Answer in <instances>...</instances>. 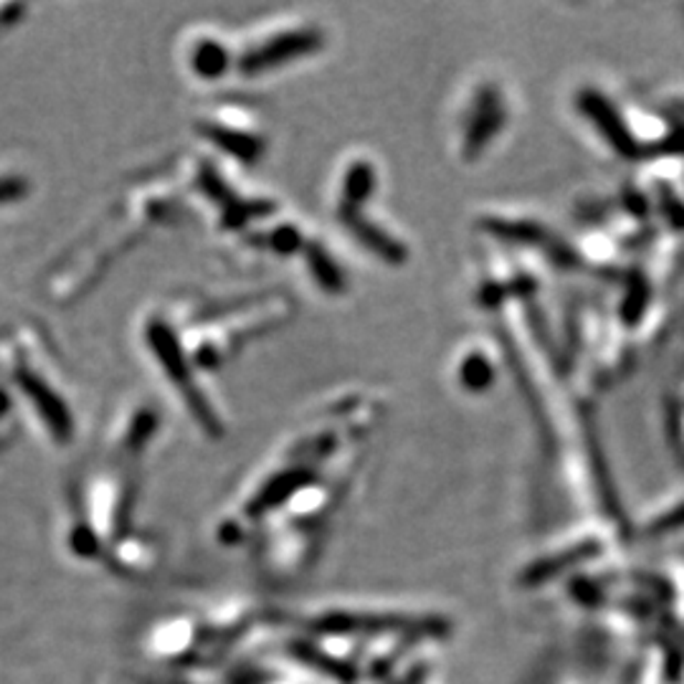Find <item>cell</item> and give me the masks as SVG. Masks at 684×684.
I'll return each instance as SVG.
<instances>
[{"mask_svg":"<svg viewBox=\"0 0 684 684\" xmlns=\"http://www.w3.org/2000/svg\"><path fill=\"white\" fill-rule=\"evenodd\" d=\"M0 355L8 358V373L19 383L21 391L29 398L33 409L39 411L46 421L49 434L56 441H69L74 434V419L72 411H69V403L64 393L59 391L56 378H51L46 373V368L36 366L31 358L29 348H25V340H0Z\"/></svg>","mask_w":684,"mask_h":684,"instance_id":"obj_1","label":"cell"},{"mask_svg":"<svg viewBox=\"0 0 684 684\" xmlns=\"http://www.w3.org/2000/svg\"><path fill=\"white\" fill-rule=\"evenodd\" d=\"M315 43H317V39L307 31L282 33V36H274V39L259 43V46L251 49L249 54L241 59L239 66L244 69V72H251V74L266 72V69L280 66L292 56L307 54V51L315 46Z\"/></svg>","mask_w":684,"mask_h":684,"instance_id":"obj_2","label":"cell"},{"mask_svg":"<svg viewBox=\"0 0 684 684\" xmlns=\"http://www.w3.org/2000/svg\"><path fill=\"white\" fill-rule=\"evenodd\" d=\"M201 133L211 137L215 145L227 147L229 152L239 155V158H254L259 152V140L256 135H251L246 127L233 125L231 119L215 117V119H206V125H201Z\"/></svg>","mask_w":684,"mask_h":684,"instance_id":"obj_3","label":"cell"},{"mask_svg":"<svg viewBox=\"0 0 684 684\" xmlns=\"http://www.w3.org/2000/svg\"><path fill=\"white\" fill-rule=\"evenodd\" d=\"M155 413L152 409H147V406H140V409H135L133 413L127 415V419L117 427V436L115 444L123 454H140L147 439L155 431Z\"/></svg>","mask_w":684,"mask_h":684,"instance_id":"obj_4","label":"cell"},{"mask_svg":"<svg viewBox=\"0 0 684 684\" xmlns=\"http://www.w3.org/2000/svg\"><path fill=\"white\" fill-rule=\"evenodd\" d=\"M583 107H586V112H591V115L599 119L596 125L601 127V133L609 137V143L617 147L619 152H631V137L627 135V129H623L621 119L613 115V109L606 107L603 99L593 97V94H586Z\"/></svg>","mask_w":684,"mask_h":684,"instance_id":"obj_5","label":"cell"},{"mask_svg":"<svg viewBox=\"0 0 684 684\" xmlns=\"http://www.w3.org/2000/svg\"><path fill=\"white\" fill-rule=\"evenodd\" d=\"M227 62H229L227 49L213 39L198 41L193 54H190V66H193V72L198 76H208V80L219 76L223 69H227Z\"/></svg>","mask_w":684,"mask_h":684,"instance_id":"obj_6","label":"cell"},{"mask_svg":"<svg viewBox=\"0 0 684 684\" xmlns=\"http://www.w3.org/2000/svg\"><path fill=\"white\" fill-rule=\"evenodd\" d=\"M25 193V180L19 176H0V203L15 201Z\"/></svg>","mask_w":684,"mask_h":684,"instance_id":"obj_7","label":"cell"},{"mask_svg":"<svg viewBox=\"0 0 684 684\" xmlns=\"http://www.w3.org/2000/svg\"><path fill=\"white\" fill-rule=\"evenodd\" d=\"M23 13V6H3L0 8V25L13 23Z\"/></svg>","mask_w":684,"mask_h":684,"instance_id":"obj_8","label":"cell"}]
</instances>
